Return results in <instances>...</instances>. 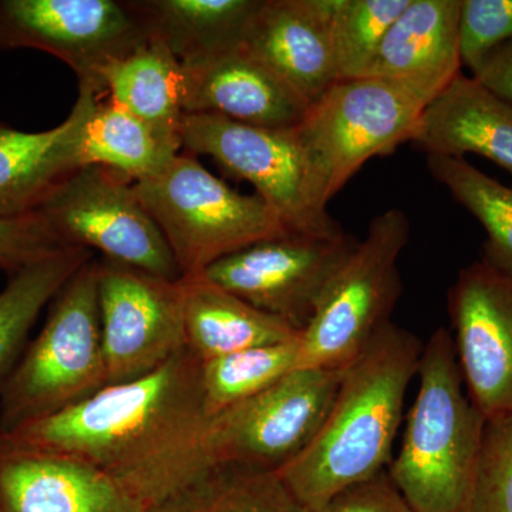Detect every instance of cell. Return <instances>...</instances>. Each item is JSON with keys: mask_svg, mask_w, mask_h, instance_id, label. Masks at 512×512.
I'll return each mask as SVG.
<instances>
[{"mask_svg": "<svg viewBox=\"0 0 512 512\" xmlns=\"http://www.w3.org/2000/svg\"><path fill=\"white\" fill-rule=\"evenodd\" d=\"M460 56L471 73L512 39V0H460Z\"/></svg>", "mask_w": 512, "mask_h": 512, "instance_id": "31", "label": "cell"}, {"mask_svg": "<svg viewBox=\"0 0 512 512\" xmlns=\"http://www.w3.org/2000/svg\"><path fill=\"white\" fill-rule=\"evenodd\" d=\"M299 338L202 362V394L211 419L298 369Z\"/></svg>", "mask_w": 512, "mask_h": 512, "instance_id": "28", "label": "cell"}, {"mask_svg": "<svg viewBox=\"0 0 512 512\" xmlns=\"http://www.w3.org/2000/svg\"><path fill=\"white\" fill-rule=\"evenodd\" d=\"M99 82L104 97L147 124L165 146L183 151V67L167 47L148 39L107 66Z\"/></svg>", "mask_w": 512, "mask_h": 512, "instance_id": "23", "label": "cell"}, {"mask_svg": "<svg viewBox=\"0 0 512 512\" xmlns=\"http://www.w3.org/2000/svg\"><path fill=\"white\" fill-rule=\"evenodd\" d=\"M342 369L298 367L281 380L212 417V468L276 471L311 443L328 414Z\"/></svg>", "mask_w": 512, "mask_h": 512, "instance_id": "9", "label": "cell"}, {"mask_svg": "<svg viewBox=\"0 0 512 512\" xmlns=\"http://www.w3.org/2000/svg\"><path fill=\"white\" fill-rule=\"evenodd\" d=\"M0 512H146L77 458L16 446L0 431Z\"/></svg>", "mask_w": 512, "mask_h": 512, "instance_id": "17", "label": "cell"}, {"mask_svg": "<svg viewBox=\"0 0 512 512\" xmlns=\"http://www.w3.org/2000/svg\"><path fill=\"white\" fill-rule=\"evenodd\" d=\"M66 247L100 252V258L180 281L167 239L127 177L86 165L70 174L35 211Z\"/></svg>", "mask_w": 512, "mask_h": 512, "instance_id": "8", "label": "cell"}, {"mask_svg": "<svg viewBox=\"0 0 512 512\" xmlns=\"http://www.w3.org/2000/svg\"><path fill=\"white\" fill-rule=\"evenodd\" d=\"M136 190L183 278H198L225 256L292 232L261 197L232 190L185 151Z\"/></svg>", "mask_w": 512, "mask_h": 512, "instance_id": "5", "label": "cell"}, {"mask_svg": "<svg viewBox=\"0 0 512 512\" xmlns=\"http://www.w3.org/2000/svg\"><path fill=\"white\" fill-rule=\"evenodd\" d=\"M460 0H410L365 73L406 90L424 106L461 73Z\"/></svg>", "mask_w": 512, "mask_h": 512, "instance_id": "18", "label": "cell"}, {"mask_svg": "<svg viewBox=\"0 0 512 512\" xmlns=\"http://www.w3.org/2000/svg\"><path fill=\"white\" fill-rule=\"evenodd\" d=\"M424 109L412 94L383 80L333 84L296 128L312 207L328 214L329 202L367 161L410 143Z\"/></svg>", "mask_w": 512, "mask_h": 512, "instance_id": "6", "label": "cell"}, {"mask_svg": "<svg viewBox=\"0 0 512 512\" xmlns=\"http://www.w3.org/2000/svg\"><path fill=\"white\" fill-rule=\"evenodd\" d=\"M419 389L387 473L414 512H470L487 419L471 402L448 329L424 343Z\"/></svg>", "mask_w": 512, "mask_h": 512, "instance_id": "3", "label": "cell"}, {"mask_svg": "<svg viewBox=\"0 0 512 512\" xmlns=\"http://www.w3.org/2000/svg\"><path fill=\"white\" fill-rule=\"evenodd\" d=\"M66 247L37 212L16 218H0V271L13 275Z\"/></svg>", "mask_w": 512, "mask_h": 512, "instance_id": "32", "label": "cell"}, {"mask_svg": "<svg viewBox=\"0 0 512 512\" xmlns=\"http://www.w3.org/2000/svg\"><path fill=\"white\" fill-rule=\"evenodd\" d=\"M410 221L399 208L377 215L330 284L299 338L298 367L340 369L390 322L402 293L400 255Z\"/></svg>", "mask_w": 512, "mask_h": 512, "instance_id": "7", "label": "cell"}, {"mask_svg": "<svg viewBox=\"0 0 512 512\" xmlns=\"http://www.w3.org/2000/svg\"><path fill=\"white\" fill-rule=\"evenodd\" d=\"M92 258L89 249L66 248L9 275L0 291V387L18 365L40 313Z\"/></svg>", "mask_w": 512, "mask_h": 512, "instance_id": "24", "label": "cell"}, {"mask_svg": "<svg viewBox=\"0 0 512 512\" xmlns=\"http://www.w3.org/2000/svg\"><path fill=\"white\" fill-rule=\"evenodd\" d=\"M470 512H512V416L485 424Z\"/></svg>", "mask_w": 512, "mask_h": 512, "instance_id": "30", "label": "cell"}, {"mask_svg": "<svg viewBox=\"0 0 512 512\" xmlns=\"http://www.w3.org/2000/svg\"><path fill=\"white\" fill-rule=\"evenodd\" d=\"M107 386L153 373L185 349L183 285L97 258Z\"/></svg>", "mask_w": 512, "mask_h": 512, "instance_id": "13", "label": "cell"}, {"mask_svg": "<svg viewBox=\"0 0 512 512\" xmlns=\"http://www.w3.org/2000/svg\"><path fill=\"white\" fill-rule=\"evenodd\" d=\"M315 512H414L387 470L340 491Z\"/></svg>", "mask_w": 512, "mask_h": 512, "instance_id": "33", "label": "cell"}, {"mask_svg": "<svg viewBox=\"0 0 512 512\" xmlns=\"http://www.w3.org/2000/svg\"><path fill=\"white\" fill-rule=\"evenodd\" d=\"M201 360L187 349L150 375L111 384L46 419L2 431L16 446L99 468L146 512L212 470Z\"/></svg>", "mask_w": 512, "mask_h": 512, "instance_id": "1", "label": "cell"}, {"mask_svg": "<svg viewBox=\"0 0 512 512\" xmlns=\"http://www.w3.org/2000/svg\"><path fill=\"white\" fill-rule=\"evenodd\" d=\"M410 0H339L333 19L338 82L362 79L387 30Z\"/></svg>", "mask_w": 512, "mask_h": 512, "instance_id": "29", "label": "cell"}, {"mask_svg": "<svg viewBox=\"0 0 512 512\" xmlns=\"http://www.w3.org/2000/svg\"><path fill=\"white\" fill-rule=\"evenodd\" d=\"M185 349L201 362L292 342L301 332L207 279L183 278Z\"/></svg>", "mask_w": 512, "mask_h": 512, "instance_id": "21", "label": "cell"}, {"mask_svg": "<svg viewBox=\"0 0 512 512\" xmlns=\"http://www.w3.org/2000/svg\"><path fill=\"white\" fill-rule=\"evenodd\" d=\"M423 346L409 330L389 322L343 366L338 392L315 437L275 471L306 512L387 470Z\"/></svg>", "mask_w": 512, "mask_h": 512, "instance_id": "2", "label": "cell"}, {"mask_svg": "<svg viewBox=\"0 0 512 512\" xmlns=\"http://www.w3.org/2000/svg\"><path fill=\"white\" fill-rule=\"evenodd\" d=\"M101 99L79 84L67 119L50 130L30 133L0 124V218L32 214L57 185L83 167L84 124Z\"/></svg>", "mask_w": 512, "mask_h": 512, "instance_id": "19", "label": "cell"}, {"mask_svg": "<svg viewBox=\"0 0 512 512\" xmlns=\"http://www.w3.org/2000/svg\"><path fill=\"white\" fill-rule=\"evenodd\" d=\"M181 147L211 157L225 173L247 181L292 232L342 234L338 222L312 207L305 160L295 130L247 126L215 114H184Z\"/></svg>", "mask_w": 512, "mask_h": 512, "instance_id": "10", "label": "cell"}, {"mask_svg": "<svg viewBox=\"0 0 512 512\" xmlns=\"http://www.w3.org/2000/svg\"><path fill=\"white\" fill-rule=\"evenodd\" d=\"M471 76L512 104V39L491 53Z\"/></svg>", "mask_w": 512, "mask_h": 512, "instance_id": "34", "label": "cell"}, {"mask_svg": "<svg viewBox=\"0 0 512 512\" xmlns=\"http://www.w3.org/2000/svg\"><path fill=\"white\" fill-rule=\"evenodd\" d=\"M153 512H306L275 471L215 467Z\"/></svg>", "mask_w": 512, "mask_h": 512, "instance_id": "27", "label": "cell"}, {"mask_svg": "<svg viewBox=\"0 0 512 512\" xmlns=\"http://www.w3.org/2000/svg\"><path fill=\"white\" fill-rule=\"evenodd\" d=\"M177 154L147 124L109 99L97 101L80 141L83 167L101 165L134 184L163 173Z\"/></svg>", "mask_w": 512, "mask_h": 512, "instance_id": "25", "label": "cell"}, {"mask_svg": "<svg viewBox=\"0 0 512 512\" xmlns=\"http://www.w3.org/2000/svg\"><path fill=\"white\" fill-rule=\"evenodd\" d=\"M107 386L97 258L50 302L45 326L0 387V430L46 419Z\"/></svg>", "mask_w": 512, "mask_h": 512, "instance_id": "4", "label": "cell"}, {"mask_svg": "<svg viewBox=\"0 0 512 512\" xmlns=\"http://www.w3.org/2000/svg\"><path fill=\"white\" fill-rule=\"evenodd\" d=\"M448 311L471 402L487 420L512 416V275L485 259L466 266Z\"/></svg>", "mask_w": 512, "mask_h": 512, "instance_id": "14", "label": "cell"}, {"mask_svg": "<svg viewBox=\"0 0 512 512\" xmlns=\"http://www.w3.org/2000/svg\"><path fill=\"white\" fill-rule=\"evenodd\" d=\"M183 67L184 114L295 130L311 109L301 94L244 46Z\"/></svg>", "mask_w": 512, "mask_h": 512, "instance_id": "15", "label": "cell"}, {"mask_svg": "<svg viewBox=\"0 0 512 512\" xmlns=\"http://www.w3.org/2000/svg\"><path fill=\"white\" fill-rule=\"evenodd\" d=\"M148 40L128 0H0V49L42 50L100 94V73Z\"/></svg>", "mask_w": 512, "mask_h": 512, "instance_id": "12", "label": "cell"}, {"mask_svg": "<svg viewBox=\"0 0 512 512\" xmlns=\"http://www.w3.org/2000/svg\"><path fill=\"white\" fill-rule=\"evenodd\" d=\"M357 244L345 232H288L225 256L201 276L302 332Z\"/></svg>", "mask_w": 512, "mask_h": 512, "instance_id": "11", "label": "cell"}, {"mask_svg": "<svg viewBox=\"0 0 512 512\" xmlns=\"http://www.w3.org/2000/svg\"><path fill=\"white\" fill-rule=\"evenodd\" d=\"M339 0H261L242 46L309 104L338 82L333 19Z\"/></svg>", "mask_w": 512, "mask_h": 512, "instance_id": "16", "label": "cell"}, {"mask_svg": "<svg viewBox=\"0 0 512 512\" xmlns=\"http://www.w3.org/2000/svg\"><path fill=\"white\" fill-rule=\"evenodd\" d=\"M148 39L181 66L237 49L261 0H128Z\"/></svg>", "mask_w": 512, "mask_h": 512, "instance_id": "22", "label": "cell"}, {"mask_svg": "<svg viewBox=\"0 0 512 512\" xmlns=\"http://www.w3.org/2000/svg\"><path fill=\"white\" fill-rule=\"evenodd\" d=\"M410 143L427 156L476 154L512 175V104L460 73L427 104Z\"/></svg>", "mask_w": 512, "mask_h": 512, "instance_id": "20", "label": "cell"}, {"mask_svg": "<svg viewBox=\"0 0 512 512\" xmlns=\"http://www.w3.org/2000/svg\"><path fill=\"white\" fill-rule=\"evenodd\" d=\"M427 170L487 232L485 261L512 275V188L464 158L427 156Z\"/></svg>", "mask_w": 512, "mask_h": 512, "instance_id": "26", "label": "cell"}]
</instances>
